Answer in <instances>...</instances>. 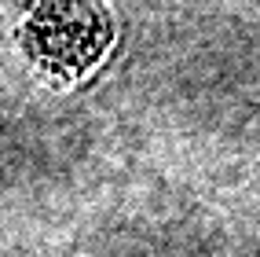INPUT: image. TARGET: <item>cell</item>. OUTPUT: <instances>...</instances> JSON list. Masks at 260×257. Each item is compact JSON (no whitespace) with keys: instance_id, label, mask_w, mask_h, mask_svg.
Listing matches in <instances>:
<instances>
[{"instance_id":"obj_1","label":"cell","mask_w":260,"mask_h":257,"mask_svg":"<svg viewBox=\"0 0 260 257\" xmlns=\"http://www.w3.org/2000/svg\"><path fill=\"white\" fill-rule=\"evenodd\" d=\"M114 22L99 0H41L22 26V48L55 77H84L110 51Z\"/></svg>"}]
</instances>
